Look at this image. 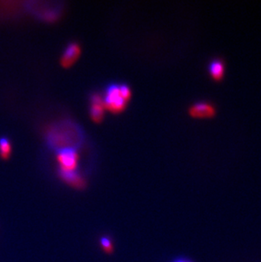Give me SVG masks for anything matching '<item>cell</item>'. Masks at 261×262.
Returning a JSON list of instances; mask_svg holds the SVG:
<instances>
[{
    "label": "cell",
    "mask_w": 261,
    "mask_h": 262,
    "mask_svg": "<svg viewBox=\"0 0 261 262\" xmlns=\"http://www.w3.org/2000/svg\"><path fill=\"white\" fill-rule=\"evenodd\" d=\"M81 54V48L76 42H72L67 45L66 50L60 58V64L67 69L71 68L77 61Z\"/></svg>",
    "instance_id": "cell-4"
},
{
    "label": "cell",
    "mask_w": 261,
    "mask_h": 262,
    "mask_svg": "<svg viewBox=\"0 0 261 262\" xmlns=\"http://www.w3.org/2000/svg\"><path fill=\"white\" fill-rule=\"evenodd\" d=\"M59 176L62 180L66 182L67 184L72 186L73 188H83L86 185V182L83 178L77 172V170L73 171H68L64 169H59Z\"/></svg>",
    "instance_id": "cell-6"
},
{
    "label": "cell",
    "mask_w": 261,
    "mask_h": 262,
    "mask_svg": "<svg viewBox=\"0 0 261 262\" xmlns=\"http://www.w3.org/2000/svg\"><path fill=\"white\" fill-rule=\"evenodd\" d=\"M175 262H190L187 260H183V259H180V260H176Z\"/></svg>",
    "instance_id": "cell-10"
},
{
    "label": "cell",
    "mask_w": 261,
    "mask_h": 262,
    "mask_svg": "<svg viewBox=\"0 0 261 262\" xmlns=\"http://www.w3.org/2000/svg\"><path fill=\"white\" fill-rule=\"evenodd\" d=\"M103 99L105 110L113 114H120L123 112L128 104V101L121 94L120 84L114 83L108 86Z\"/></svg>",
    "instance_id": "cell-1"
},
{
    "label": "cell",
    "mask_w": 261,
    "mask_h": 262,
    "mask_svg": "<svg viewBox=\"0 0 261 262\" xmlns=\"http://www.w3.org/2000/svg\"><path fill=\"white\" fill-rule=\"evenodd\" d=\"M11 152H12V146L9 139L1 138L0 139V157L4 160H8L10 158Z\"/></svg>",
    "instance_id": "cell-8"
},
{
    "label": "cell",
    "mask_w": 261,
    "mask_h": 262,
    "mask_svg": "<svg viewBox=\"0 0 261 262\" xmlns=\"http://www.w3.org/2000/svg\"><path fill=\"white\" fill-rule=\"evenodd\" d=\"M100 245H101L103 250L106 253L110 254V253L113 252V244H112V241H111L110 237H105V236L102 237L101 239H100Z\"/></svg>",
    "instance_id": "cell-9"
},
{
    "label": "cell",
    "mask_w": 261,
    "mask_h": 262,
    "mask_svg": "<svg viewBox=\"0 0 261 262\" xmlns=\"http://www.w3.org/2000/svg\"><path fill=\"white\" fill-rule=\"evenodd\" d=\"M188 113L190 116L193 117H199V118H204V117H214L216 111L214 104L209 102L200 101L196 102L192 104L188 109Z\"/></svg>",
    "instance_id": "cell-5"
},
{
    "label": "cell",
    "mask_w": 261,
    "mask_h": 262,
    "mask_svg": "<svg viewBox=\"0 0 261 262\" xmlns=\"http://www.w3.org/2000/svg\"><path fill=\"white\" fill-rule=\"evenodd\" d=\"M79 156L74 148H64L58 151L57 161L59 164V168L73 171L76 170L78 164Z\"/></svg>",
    "instance_id": "cell-2"
},
{
    "label": "cell",
    "mask_w": 261,
    "mask_h": 262,
    "mask_svg": "<svg viewBox=\"0 0 261 262\" xmlns=\"http://www.w3.org/2000/svg\"><path fill=\"white\" fill-rule=\"evenodd\" d=\"M105 107L101 94H94L90 97V111L89 114L94 123H100L104 120Z\"/></svg>",
    "instance_id": "cell-3"
},
{
    "label": "cell",
    "mask_w": 261,
    "mask_h": 262,
    "mask_svg": "<svg viewBox=\"0 0 261 262\" xmlns=\"http://www.w3.org/2000/svg\"><path fill=\"white\" fill-rule=\"evenodd\" d=\"M208 71L213 79L219 81L224 76L225 63L222 58H214L209 61Z\"/></svg>",
    "instance_id": "cell-7"
}]
</instances>
